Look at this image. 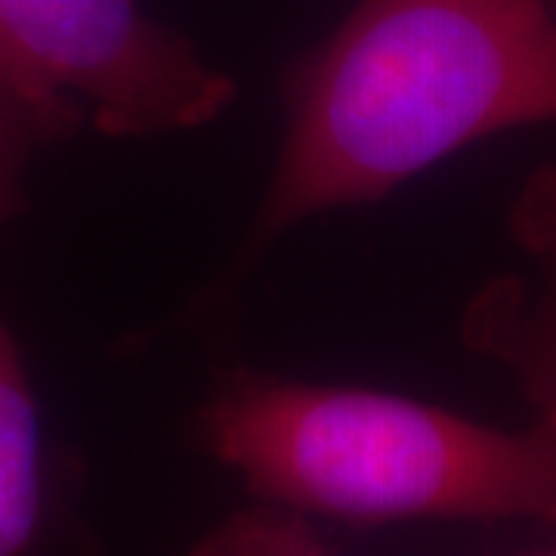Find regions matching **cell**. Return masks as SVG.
Returning <instances> with one entry per match:
<instances>
[{"label":"cell","mask_w":556,"mask_h":556,"mask_svg":"<svg viewBox=\"0 0 556 556\" xmlns=\"http://www.w3.org/2000/svg\"><path fill=\"white\" fill-rule=\"evenodd\" d=\"M38 137L13 102L0 100V226L22 207V170Z\"/></svg>","instance_id":"obj_7"},{"label":"cell","mask_w":556,"mask_h":556,"mask_svg":"<svg viewBox=\"0 0 556 556\" xmlns=\"http://www.w3.org/2000/svg\"><path fill=\"white\" fill-rule=\"evenodd\" d=\"M53 526V473L20 346L0 321V556H38Z\"/></svg>","instance_id":"obj_5"},{"label":"cell","mask_w":556,"mask_h":556,"mask_svg":"<svg viewBox=\"0 0 556 556\" xmlns=\"http://www.w3.org/2000/svg\"><path fill=\"white\" fill-rule=\"evenodd\" d=\"M189 556H331L309 517L257 501L223 519Z\"/></svg>","instance_id":"obj_6"},{"label":"cell","mask_w":556,"mask_h":556,"mask_svg":"<svg viewBox=\"0 0 556 556\" xmlns=\"http://www.w3.org/2000/svg\"><path fill=\"white\" fill-rule=\"evenodd\" d=\"M254 241L371 204L452 152L556 121L554 0H362L288 78Z\"/></svg>","instance_id":"obj_1"},{"label":"cell","mask_w":556,"mask_h":556,"mask_svg":"<svg viewBox=\"0 0 556 556\" xmlns=\"http://www.w3.org/2000/svg\"><path fill=\"white\" fill-rule=\"evenodd\" d=\"M204 448L263 504L343 522L532 519L556 532V415L526 430L362 387L239 371L201 412Z\"/></svg>","instance_id":"obj_2"},{"label":"cell","mask_w":556,"mask_h":556,"mask_svg":"<svg viewBox=\"0 0 556 556\" xmlns=\"http://www.w3.org/2000/svg\"><path fill=\"white\" fill-rule=\"evenodd\" d=\"M532 556H556V541L547 547V551H541V554H532Z\"/></svg>","instance_id":"obj_8"},{"label":"cell","mask_w":556,"mask_h":556,"mask_svg":"<svg viewBox=\"0 0 556 556\" xmlns=\"http://www.w3.org/2000/svg\"><path fill=\"white\" fill-rule=\"evenodd\" d=\"M236 84L146 16L137 0H0V100L38 142L80 127L159 137L201 127Z\"/></svg>","instance_id":"obj_3"},{"label":"cell","mask_w":556,"mask_h":556,"mask_svg":"<svg viewBox=\"0 0 556 556\" xmlns=\"http://www.w3.org/2000/svg\"><path fill=\"white\" fill-rule=\"evenodd\" d=\"M510 229L529 266L489 285L464 318V338L504 362L538 412L556 415V167L526 182Z\"/></svg>","instance_id":"obj_4"},{"label":"cell","mask_w":556,"mask_h":556,"mask_svg":"<svg viewBox=\"0 0 556 556\" xmlns=\"http://www.w3.org/2000/svg\"><path fill=\"white\" fill-rule=\"evenodd\" d=\"M554 7H556V0H554Z\"/></svg>","instance_id":"obj_9"}]
</instances>
